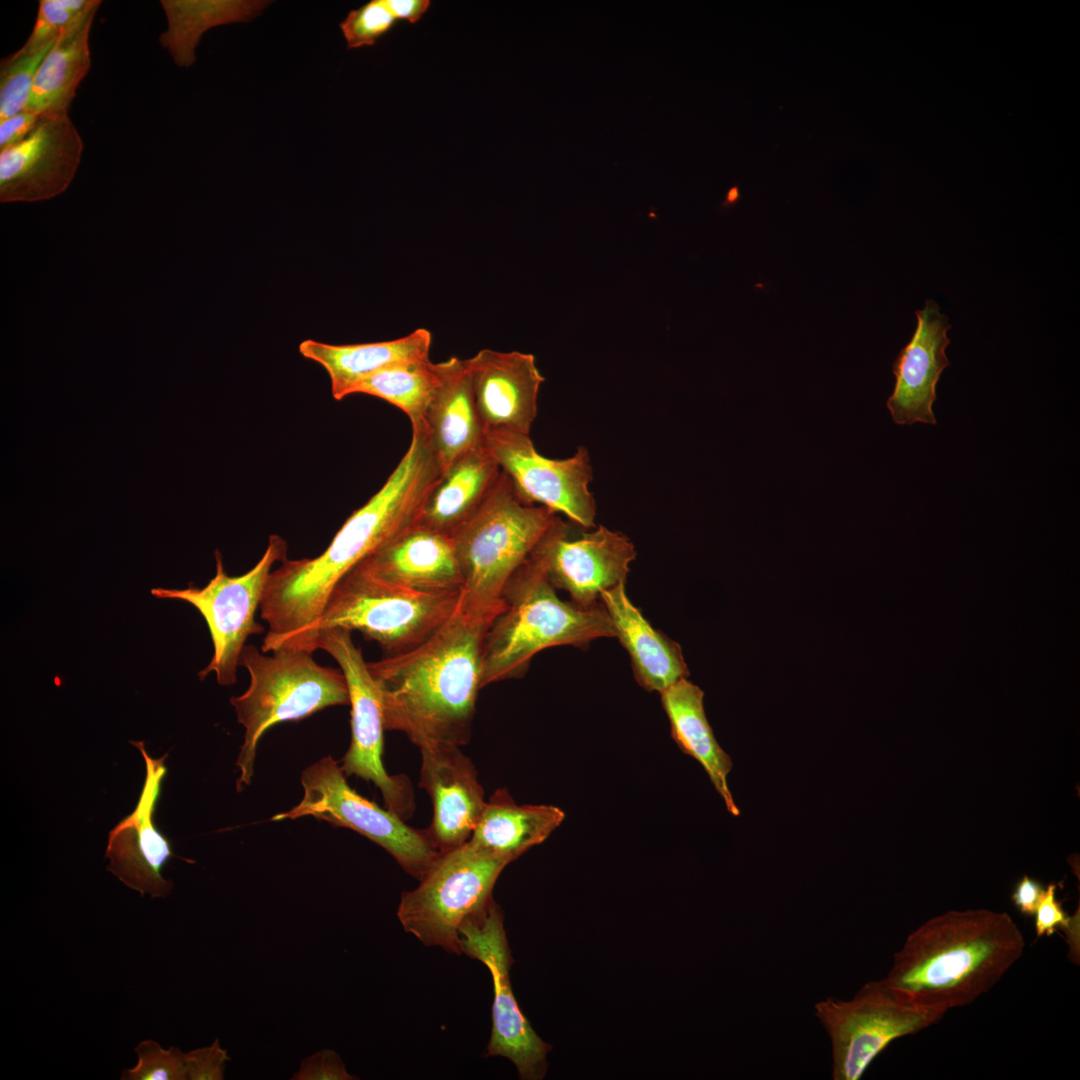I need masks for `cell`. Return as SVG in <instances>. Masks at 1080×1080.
<instances>
[{
  "label": "cell",
  "instance_id": "obj_1",
  "mask_svg": "<svg viewBox=\"0 0 1080 1080\" xmlns=\"http://www.w3.org/2000/svg\"><path fill=\"white\" fill-rule=\"evenodd\" d=\"M424 428L384 485L344 522L315 558L283 559L269 574L260 604L267 623L261 650H317V625L337 583L364 559L416 523L442 469Z\"/></svg>",
  "mask_w": 1080,
  "mask_h": 1080
},
{
  "label": "cell",
  "instance_id": "obj_2",
  "mask_svg": "<svg viewBox=\"0 0 1080 1080\" xmlns=\"http://www.w3.org/2000/svg\"><path fill=\"white\" fill-rule=\"evenodd\" d=\"M491 622L457 608L422 643L367 662L380 693L385 730L404 733L419 748L468 743Z\"/></svg>",
  "mask_w": 1080,
  "mask_h": 1080
},
{
  "label": "cell",
  "instance_id": "obj_3",
  "mask_svg": "<svg viewBox=\"0 0 1080 1080\" xmlns=\"http://www.w3.org/2000/svg\"><path fill=\"white\" fill-rule=\"evenodd\" d=\"M1024 948L1023 934L1009 914L953 910L910 933L884 979L906 1000L946 1013L988 992Z\"/></svg>",
  "mask_w": 1080,
  "mask_h": 1080
},
{
  "label": "cell",
  "instance_id": "obj_4",
  "mask_svg": "<svg viewBox=\"0 0 1080 1080\" xmlns=\"http://www.w3.org/2000/svg\"><path fill=\"white\" fill-rule=\"evenodd\" d=\"M504 608L489 625L482 650V688L522 677L540 651L561 645L587 647L615 637L600 602L582 607L560 599L532 552L508 581Z\"/></svg>",
  "mask_w": 1080,
  "mask_h": 1080
},
{
  "label": "cell",
  "instance_id": "obj_5",
  "mask_svg": "<svg viewBox=\"0 0 1080 1080\" xmlns=\"http://www.w3.org/2000/svg\"><path fill=\"white\" fill-rule=\"evenodd\" d=\"M557 519L527 501L501 470L494 488L451 539L463 584L459 610L492 621L504 608L503 591Z\"/></svg>",
  "mask_w": 1080,
  "mask_h": 1080
},
{
  "label": "cell",
  "instance_id": "obj_6",
  "mask_svg": "<svg viewBox=\"0 0 1080 1080\" xmlns=\"http://www.w3.org/2000/svg\"><path fill=\"white\" fill-rule=\"evenodd\" d=\"M266 655L245 645L240 659L250 675L247 690L230 699L244 740L236 761V790L249 786L254 775L258 742L272 726L306 718L324 708L349 704L341 670L318 664L311 652L277 650Z\"/></svg>",
  "mask_w": 1080,
  "mask_h": 1080
},
{
  "label": "cell",
  "instance_id": "obj_7",
  "mask_svg": "<svg viewBox=\"0 0 1080 1080\" xmlns=\"http://www.w3.org/2000/svg\"><path fill=\"white\" fill-rule=\"evenodd\" d=\"M510 862L470 841L441 852L420 884L401 895L397 916L404 930L427 946L461 954V925L493 899V887Z\"/></svg>",
  "mask_w": 1080,
  "mask_h": 1080
},
{
  "label": "cell",
  "instance_id": "obj_8",
  "mask_svg": "<svg viewBox=\"0 0 1080 1080\" xmlns=\"http://www.w3.org/2000/svg\"><path fill=\"white\" fill-rule=\"evenodd\" d=\"M460 592L420 594L378 580L359 567L331 592L317 625L321 630L358 631L388 654L409 650L429 638L456 611Z\"/></svg>",
  "mask_w": 1080,
  "mask_h": 1080
},
{
  "label": "cell",
  "instance_id": "obj_9",
  "mask_svg": "<svg viewBox=\"0 0 1080 1080\" xmlns=\"http://www.w3.org/2000/svg\"><path fill=\"white\" fill-rule=\"evenodd\" d=\"M832 1047L834 1080H858L894 1040L939 1022L944 1012L916 1005L885 979L863 985L851 1000L828 997L814 1005Z\"/></svg>",
  "mask_w": 1080,
  "mask_h": 1080
},
{
  "label": "cell",
  "instance_id": "obj_10",
  "mask_svg": "<svg viewBox=\"0 0 1080 1080\" xmlns=\"http://www.w3.org/2000/svg\"><path fill=\"white\" fill-rule=\"evenodd\" d=\"M300 780L304 790L301 801L274 815L272 821L312 816L349 828L382 847L405 872L419 880L441 853L425 830L408 826L395 813L354 791L330 755L304 769Z\"/></svg>",
  "mask_w": 1080,
  "mask_h": 1080
},
{
  "label": "cell",
  "instance_id": "obj_11",
  "mask_svg": "<svg viewBox=\"0 0 1080 1080\" xmlns=\"http://www.w3.org/2000/svg\"><path fill=\"white\" fill-rule=\"evenodd\" d=\"M287 544L279 535H271L259 561L246 573L228 575L221 553L216 550L215 576L203 587L189 585L184 589L154 588L158 598L185 601L193 605L205 619L213 642L209 664L199 672L200 679L216 674L220 685L237 681V668L247 638L261 634L264 627L255 620L264 589L274 564L286 558Z\"/></svg>",
  "mask_w": 1080,
  "mask_h": 1080
},
{
  "label": "cell",
  "instance_id": "obj_12",
  "mask_svg": "<svg viewBox=\"0 0 1080 1080\" xmlns=\"http://www.w3.org/2000/svg\"><path fill=\"white\" fill-rule=\"evenodd\" d=\"M351 633L332 628L321 630L317 636V649L336 660L348 686L351 742L341 769L346 777L355 775L372 782L380 790L387 809L404 819L414 810L411 784L405 776L388 774L383 765L385 727L381 697Z\"/></svg>",
  "mask_w": 1080,
  "mask_h": 1080
},
{
  "label": "cell",
  "instance_id": "obj_13",
  "mask_svg": "<svg viewBox=\"0 0 1080 1080\" xmlns=\"http://www.w3.org/2000/svg\"><path fill=\"white\" fill-rule=\"evenodd\" d=\"M459 939L461 953L481 961L492 976V1031L486 1056L509 1059L521 1079L543 1078L552 1047L535 1033L514 997L509 976L513 959L503 913L493 899L463 922Z\"/></svg>",
  "mask_w": 1080,
  "mask_h": 1080
},
{
  "label": "cell",
  "instance_id": "obj_14",
  "mask_svg": "<svg viewBox=\"0 0 1080 1080\" xmlns=\"http://www.w3.org/2000/svg\"><path fill=\"white\" fill-rule=\"evenodd\" d=\"M484 445L527 501L563 513L582 528L595 527L596 502L589 490L593 473L585 447L569 458L549 459L537 452L529 434L510 430L485 432Z\"/></svg>",
  "mask_w": 1080,
  "mask_h": 1080
},
{
  "label": "cell",
  "instance_id": "obj_15",
  "mask_svg": "<svg viewBox=\"0 0 1080 1080\" xmlns=\"http://www.w3.org/2000/svg\"><path fill=\"white\" fill-rule=\"evenodd\" d=\"M533 553L549 582L582 607L599 604L602 592L626 582L636 557L632 541L602 525L572 538L558 517Z\"/></svg>",
  "mask_w": 1080,
  "mask_h": 1080
},
{
  "label": "cell",
  "instance_id": "obj_16",
  "mask_svg": "<svg viewBox=\"0 0 1080 1080\" xmlns=\"http://www.w3.org/2000/svg\"><path fill=\"white\" fill-rule=\"evenodd\" d=\"M83 141L68 112L44 114L19 144L0 152L1 202H35L67 189L81 161Z\"/></svg>",
  "mask_w": 1080,
  "mask_h": 1080
},
{
  "label": "cell",
  "instance_id": "obj_17",
  "mask_svg": "<svg viewBox=\"0 0 1080 1080\" xmlns=\"http://www.w3.org/2000/svg\"><path fill=\"white\" fill-rule=\"evenodd\" d=\"M145 760L146 778L134 811L110 832L105 856L107 870L142 896L165 898L173 883L163 878L162 868L173 856L170 841L153 824V814L167 768V754L151 758L143 741L131 742Z\"/></svg>",
  "mask_w": 1080,
  "mask_h": 1080
},
{
  "label": "cell",
  "instance_id": "obj_18",
  "mask_svg": "<svg viewBox=\"0 0 1080 1080\" xmlns=\"http://www.w3.org/2000/svg\"><path fill=\"white\" fill-rule=\"evenodd\" d=\"M420 752L419 785L433 804V819L425 831L444 852L470 839L486 804L484 791L473 762L459 746L438 744Z\"/></svg>",
  "mask_w": 1080,
  "mask_h": 1080
},
{
  "label": "cell",
  "instance_id": "obj_19",
  "mask_svg": "<svg viewBox=\"0 0 1080 1080\" xmlns=\"http://www.w3.org/2000/svg\"><path fill=\"white\" fill-rule=\"evenodd\" d=\"M484 431L529 434L544 382L532 354L482 349L465 359Z\"/></svg>",
  "mask_w": 1080,
  "mask_h": 1080
},
{
  "label": "cell",
  "instance_id": "obj_20",
  "mask_svg": "<svg viewBox=\"0 0 1080 1080\" xmlns=\"http://www.w3.org/2000/svg\"><path fill=\"white\" fill-rule=\"evenodd\" d=\"M915 315L917 325L913 336L893 363L896 382L887 408L896 424L935 425L932 406L941 373L950 365L945 350L950 344L947 332L951 325L931 299Z\"/></svg>",
  "mask_w": 1080,
  "mask_h": 1080
},
{
  "label": "cell",
  "instance_id": "obj_21",
  "mask_svg": "<svg viewBox=\"0 0 1080 1080\" xmlns=\"http://www.w3.org/2000/svg\"><path fill=\"white\" fill-rule=\"evenodd\" d=\"M357 567L378 580L420 594L461 592L463 584L451 537L417 523Z\"/></svg>",
  "mask_w": 1080,
  "mask_h": 1080
},
{
  "label": "cell",
  "instance_id": "obj_22",
  "mask_svg": "<svg viewBox=\"0 0 1080 1080\" xmlns=\"http://www.w3.org/2000/svg\"><path fill=\"white\" fill-rule=\"evenodd\" d=\"M615 637L626 649L634 677L649 692L662 693L689 670L678 643L656 630L627 596L625 583L600 595Z\"/></svg>",
  "mask_w": 1080,
  "mask_h": 1080
},
{
  "label": "cell",
  "instance_id": "obj_23",
  "mask_svg": "<svg viewBox=\"0 0 1080 1080\" xmlns=\"http://www.w3.org/2000/svg\"><path fill=\"white\" fill-rule=\"evenodd\" d=\"M438 385L428 405L424 429L442 471L461 454L484 444L465 359L436 363Z\"/></svg>",
  "mask_w": 1080,
  "mask_h": 1080
},
{
  "label": "cell",
  "instance_id": "obj_24",
  "mask_svg": "<svg viewBox=\"0 0 1080 1080\" xmlns=\"http://www.w3.org/2000/svg\"><path fill=\"white\" fill-rule=\"evenodd\" d=\"M500 474L484 444L461 454L441 472L416 523L451 537L483 504Z\"/></svg>",
  "mask_w": 1080,
  "mask_h": 1080
},
{
  "label": "cell",
  "instance_id": "obj_25",
  "mask_svg": "<svg viewBox=\"0 0 1080 1080\" xmlns=\"http://www.w3.org/2000/svg\"><path fill=\"white\" fill-rule=\"evenodd\" d=\"M432 335L424 328L382 342L332 345L304 340L299 352L320 364L331 381L332 396L342 400L364 379L395 365L410 361L429 360Z\"/></svg>",
  "mask_w": 1080,
  "mask_h": 1080
},
{
  "label": "cell",
  "instance_id": "obj_26",
  "mask_svg": "<svg viewBox=\"0 0 1080 1080\" xmlns=\"http://www.w3.org/2000/svg\"><path fill=\"white\" fill-rule=\"evenodd\" d=\"M660 696L669 719L672 739L682 752L700 763L727 811L733 816H739V808L734 802L727 781L732 760L718 744L707 720L703 704L704 692L684 678L668 687Z\"/></svg>",
  "mask_w": 1080,
  "mask_h": 1080
},
{
  "label": "cell",
  "instance_id": "obj_27",
  "mask_svg": "<svg viewBox=\"0 0 1080 1080\" xmlns=\"http://www.w3.org/2000/svg\"><path fill=\"white\" fill-rule=\"evenodd\" d=\"M564 819L565 813L556 806L519 805L506 788H499L486 802L468 841L514 861L543 843Z\"/></svg>",
  "mask_w": 1080,
  "mask_h": 1080
},
{
  "label": "cell",
  "instance_id": "obj_28",
  "mask_svg": "<svg viewBox=\"0 0 1080 1080\" xmlns=\"http://www.w3.org/2000/svg\"><path fill=\"white\" fill-rule=\"evenodd\" d=\"M101 1L68 27L42 60L25 110L36 115L68 112L91 65L89 33Z\"/></svg>",
  "mask_w": 1080,
  "mask_h": 1080
},
{
  "label": "cell",
  "instance_id": "obj_29",
  "mask_svg": "<svg viewBox=\"0 0 1080 1080\" xmlns=\"http://www.w3.org/2000/svg\"><path fill=\"white\" fill-rule=\"evenodd\" d=\"M168 28L159 42L180 67H189L195 60V49L208 29L233 22H248L258 16L268 1L228 0H162Z\"/></svg>",
  "mask_w": 1080,
  "mask_h": 1080
},
{
  "label": "cell",
  "instance_id": "obj_30",
  "mask_svg": "<svg viewBox=\"0 0 1080 1080\" xmlns=\"http://www.w3.org/2000/svg\"><path fill=\"white\" fill-rule=\"evenodd\" d=\"M437 385L436 363L429 359L386 368L358 383L351 394L362 393L383 399L409 417L412 429L424 428L425 413Z\"/></svg>",
  "mask_w": 1080,
  "mask_h": 1080
},
{
  "label": "cell",
  "instance_id": "obj_31",
  "mask_svg": "<svg viewBox=\"0 0 1080 1080\" xmlns=\"http://www.w3.org/2000/svg\"><path fill=\"white\" fill-rule=\"evenodd\" d=\"M52 46L37 53L18 50L1 61L0 122L25 110L36 72Z\"/></svg>",
  "mask_w": 1080,
  "mask_h": 1080
},
{
  "label": "cell",
  "instance_id": "obj_32",
  "mask_svg": "<svg viewBox=\"0 0 1080 1080\" xmlns=\"http://www.w3.org/2000/svg\"><path fill=\"white\" fill-rule=\"evenodd\" d=\"M95 2L96 0H40L33 30L19 51L37 53L52 46Z\"/></svg>",
  "mask_w": 1080,
  "mask_h": 1080
},
{
  "label": "cell",
  "instance_id": "obj_33",
  "mask_svg": "<svg viewBox=\"0 0 1080 1080\" xmlns=\"http://www.w3.org/2000/svg\"><path fill=\"white\" fill-rule=\"evenodd\" d=\"M138 1062L122 1070L121 1080H187L185 1052L170 1046L164 1049L151 1039L134 1048Z\"/></svg>",
  "mask_w": 1080,
  "mask_h": 1080
},
{
  "label": "cell",
  "instance_id": "obj_34",
  "mask_svg": "<svg viewBox=\"0 0 1080 1080\" xmlns=\"http://www.w3.org/2000/svg\"><path fill=\"white\" fill-rule=\"evenodd\" d=\"M398 20L385 0H371L351 10L339 26L348 49L372 46L396 25Z\"/></svg>",
  "mask_w": 1080,
  "mask_h": 1080
},
{
  "label": "cell",
  "instance_id": "obj_35",
  "mask_svg": "<svg viewBox=\"0 0 1080 1080\" xmlns=\"http://www.w3.org/2000/svg\"><path fill=\"white\" fill-rule=\"evenodd\" d=\"M185 1060L187 1080H222L230 1057L216 1038L209 1046L185 1052Z\"/></svg>",
  "mask_w": 1080,
  "mask_h": 1080
},
{
  "label": "cell",
  "instance_id": "obj_36",
  "mask_svg": "<svg viewBox=\"0 0 1080 1080\" xmlns=\"http://www.w3.org/2000/svg\"><path fill=\"white\" fill-rule=\"evenodd\" d=\"M293 1080H352L340 1056L331 1049H323L305 1058L291 1077Z\"/></svg>",
  "mask_w": 1080,
  "mask_h": 1080
},
{
  "label": "cell",
  "instance_id": "obj_37",
  "mask_svg": "<svg viewBox=\"0 0 1080 1080\" xmlns=\"http://www.w3.org/2000/svg\"><path fill=\"white\" fill-rule=\"evenodd\" d=\"M1056 890L1057 885L1055 883L1048 884L1038 903L1034 913L1037 937L1051 936L1059 928L1068 930V934L1071 931V918L1057 899Z\"/></svg>",
  "mask_w": 1080,
  "mask_h": 1080
},
{
  "label": "cell",
  "instance_id": "obj_38",
  "mask_svg": "<svg viewBox=\"0 0 1080 1080\" xmlns=\"http://www.w3.org/2000/svg\"><path fill=\"white\" fill-rule=\"evenodd\" d=\"M39 116L28 110L0 122V151L23 141L35 127Z\"/></svg>",
  "mask_w": 1080,
  "mask_h": 1080
},
{
  "label": "cell",
  "instance_id": "obj_39",
  "mask_svg": "<svg viewBox=\"0 0 1080 1080\" xmlns=\"http://www.w3.org/2000/svg\"><path fill=\"white\" fill-rule=\"evenodd\" d=\"M1045 887L1037 880L1024 875L1015 886L1011 900L1024 915H1034Z\"/></svg>",
  "mask_w": 1080,
  "mask_h": 1080
},
{
  "label": "cell",
  "instance_id": "obj_40",
  "mask_svg": "<svg viewBox=\"0 0 1080 1080\" xmlns=\"http://www.w3.org/2000/svg\"><path fill=\"white\" fill-rule=\"evenodd\" d=\"M386 5L398 21L417 23L429 10V0H385Z\"/></svg>",
  "mask_w": 1080,
  "mask_h": 1080
}]
</instances>
